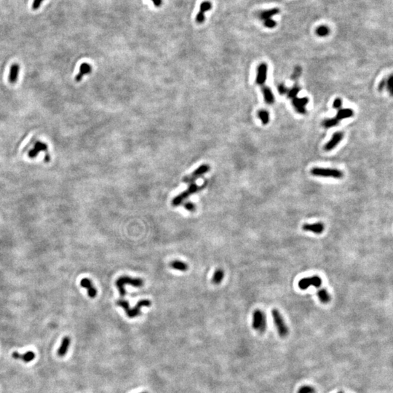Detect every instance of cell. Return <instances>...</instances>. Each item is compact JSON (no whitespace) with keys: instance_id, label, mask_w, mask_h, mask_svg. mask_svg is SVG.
Here are the masks:
<instances>
[{"instance_id":"cell-1","label":"cell","mask_w":393,"mask_h":393,"mask_svg":"<svg viewBox=\"0 0 393 393\" xmlns=\"http://www.w3.org/2000/svg\"><path fill=\"white\" fill-rule=\"evenodd\" d=\"M130 285L134 287H141L143 285V281L140 278H132L129 276H122L116 281V286L117 287L121 296L126 295V290L125 286Z\"/></svg>"},{"instance_id":"cell-2","label":"cell","mask_w":393,"mask_h":393,"mask_svg":"<svg viewBox=\"0 0 393 393\" xmlns=\"http://www.w3.org/2000/svg\"><path fill=\"white\" fill-rule=\"evenodd\" d=\"M252 327L254 330L264 334L267 330V316L261 309H256L253 313V319H252Z\"/></svg>"},{"instance_id":"cell-3","label":"cell","mask_w":393,"mask_h":393,"mask_svg":"<svg viewBox=\"0 0 393 393\" xmlns=\"http://www.w3.org/2000/svg\"><path fill=\"white\" fill-rule=\"evenodd\" d=\"M272 317H273L274 323H275V325L276 328H277L279 336L281 338L286 337L288 335L289 329L286 324H285V320H284L282 316L281 315L280 312L277 309H274L272 311Z\"/></svg>"},{"instance_id":"cell-4","label":"cell","mask_w":393,"mask_h":393,"mask_svg":"<svg viewBox=\"0 0 393 393\" xmlns=\"http://www.w3.org/2000/svg\"><path fill=\"white\" fill-rule=\"evenodd\" d=\"M206 183H204L203 186H198L195 183H190L188 189H187L186 191H184L182 193H181L180 195H177L176 197L173 198V200H172V205L173 206H178V205H181L182 202H183V200H185L186 199L188 198L190 195H192L194 193H196L198 191H200V189H202V188L205 186Z\"/></svg>"},{"instance_id":"cell-5","label":"cell","mask_w":393,"mask_h":393,"mask_svg":"<svg viewBox=\"0 0 393 393\" xmlns=\"http://www.w3.org/2000/svg\"><path fill=\"white\" fill-rule=\"evenodd\" d=\"M311 174L314 175V176L331 177V178H337V179H340L344 176V173L342 171L337 170V169L331 168H314L311 170Z\"/></svg>"},{"instance_id":"cell-6","label":"cell","mask_w":393,"mask_h":393,"mask_svg":"<svg viewBox=\"0 0 393 393\" xmlns=\"http://www.w3.org/2000/svg\"><path fill=\"white\" fill-rule=\"evenodd\" d=\"M210 167L209 165H207V164L201 165L200 166H199L195 171L192 172V174L185 176L184 178H183V181L185 182V183H189V184H190V183H195V181L198 179L200 177L202 176L204 174L208 173L209 170H210Z\"/></svg>"},{"instance_id":"cell-7","label":"cell","mask_w":393,"mask_h":393,"mask_svg":"<svg viewBox=\"0 0 393 393\" xmlns=\"http://www.w3.org/2000/svg\"><path fill=\"white\" fill-rule=\"evenodd\" d=\"M322 284V279L319 276L314 275L311 276L309 277H305V278L301 279L298 282L299 288L302 290H306L310 286H314L315 288H319Z\"/></svg>"},{"instance_id":"cell-8","label":"cell","mask_w":393,"mask_h":393,"mask_svg":"<svg viewBox=\"0 0 393 393\" xmlns=\"http://www.w3.org/2000/svg\"><path fill=\"white\" fill-rule=\"evenodd\" d=\"M152 302L148 299H143L138 302V304L135 306L134 308L128 309V310L125 311V313L130 318H133V317L138 316L140 313V309L142 307H149L151 306Z\"/></svg>"},{"instance_id":"cell-9","label":"cell","mask_w":393,"mask_h":393,"mask_svg":"<svg viewBox=\"0 0 393 393\" xmlns=\"http://www.w3.org/2000/svg\"><path fill=\"white\" fill-rule=\"evenodd\" d=\"M302 230L306 232H311L312 233L320 235L323 232L325 226L322 222H317L314 224H304L302 226Z\"/></svg>"},{"instance_id":"cell-10","label":"cell","mask_w":393,"mask_h":393,"mask_svg":"<svg viewBox=\"0 0 393 393\" xmlns=\"http://www.w3.org/2000/svg\"><path fill=\"white\" fill-rule=\"evenodd\" d=\"M48 151V145L44 142H42L38 140L34 143V147L28 152V157L30 158L33 159L39 155V154L41 152H47Z\"/></svg>"},{"instance_id":"cell-11","label":"cell","mask_w":393,"mask_h":393,"mask_svg":"<svg viewBox=\"0 0 393 393\" xmlns=\"http://www.w3.org/2000/svg\"><path fill=\"white\" fill-rule=\"evenodd\" d=\"M80 285L81 287L84 288L88 291V296L92 298H95L97 296V289L94 287V285L92 283V281L88 278H83L80 281Z\"/></svg>"},{"instance_id":"cell-12","label":"cell","mask_w":393,"mask_h":393,"mask_svg":"<svg viewBox=\"0 0 393 393\" xmlns=\"http://www.w3.org/2000/svg\"><path fill=\"white\" fill-rule=\"evenodd\" d=\"M212 7V4L209 1H202L200 6V11L197 15L196 21L197 23H202L205 21V13L210 10Z\"/></svg>"},{"instance_id":"cell-13","label":"cell","mask_w":393,"mask_h":393,"mask_svg":"<svg viewBox=\"0 0 393 393\" xmlns=\"http://www.w3.org/2000/svg\"><path fill=\"white\" fill-rule=\"evenodd\" d=\"M309 102V99L306 97L304 98H293V105L294 108H296V110L298 111L299 113L302 114H305L307 112V110H306L305 106H307V103Z\"/></svg>"},{"instance_id":"cell-14","label":"cell","mask_w":393,"mask_h":393,"mask_svg":"<svg viewBox=\"0 0 393 393\" xmlns=\"http://www.w3.org/2000/svg\"><path fill=\"white\" fill-rule=\"evenodd\" d=\"M267 65L265 63H262L259 65L257 70L256 83L258 85H262L265 83L267 80Z\"/></svg>"},{"instance_id":"cell-15","label":"cell","mask_w":393,"mask_h":393,"mask_svg":"<svg viewBox=\"0 0 393 393\" xmlns=\"http://www.w3.org/2000/svg\"><path fill=\"white\" fill-rule=\"evenodd\" d=\"M343 136H344V135L341 132H337V133H334L331 140H329L325 145V146H324L325 151H331L334 147L337 146L339 144V142L342 140Z\"/></svg>"},{"instance_id":"cell-16","label":"cell","mask_w":393,"mask_h":393,"mask_svg":"<svg viewBox=\"0 0 393 393\" xmlns=\"http://www.w3.org/2000/svg\"><path fill=\"white\" fill-rule=\"evenodd\" d=\"M12 356L16 360H21L25 363H29L35 358V354L32 351H28L24 354H20L18 352H13Z\"/></svg>"},{"instance_id":"cell-17","label":"cell","mask_w":393,"mask_h":393,"mask_svg":"<svg viewBox=\"0 0 393 393\" xmlns=\"http://www.w3.org/2000/svg\"><path fill=\"white\" fill-rule=\"evenodd\" d=\"M92 71V66L91 65L88 64L87 63H83L80 65L79 66V71L78 74L77 75L76 77H75V80L77 82H80L82 79L83 77L85 75L88 74Z\"/></svg>"},{"instance_id":"cell-18","label":"cell","mask_w":393,"mask_h":393,"mask_svg":"<svg viewBox=\"0 0 393 393\" xmlns=\"http://www.w3.org/2000/svg\"><path fill=\"white\" fill-rule=\"evenodd\" d=\"M20 66L18 63H13L10 69V74L8 76V81L11 84H15L17 82L18 74H19Z\"/></svg>"},{"instance_id":"cell-19","label":"cell","mask_w":393,"mask_h":393,"mask_svg":"<svg viewBox=\"0 0 393 393\" xmlns=\"http://www.w3.org/2000/svg\"><path fill=\"white\" fill-rule=\"evenodd\" d=\"M70 343H71V339L68 337H65L62 339L61 344L60 347L58 349V355L60 357H63L65 354L67 353L68 349L69 348Z\"/></svg>"},{"instance_id":"cell-20","label":"cell","mask_w":393,"mask_h":393,"mask_svg":"<svg viewBox=\"0 0 393 393\" xmlns=\"http://www.w3.org/2000/svg\"><path fill=\"white\" fill-rule=\"evenodd\" d=\"M279 13H280L279 8H272V9L262 11L260 13V18L263 21H265L267 19H270V18H272V17L275 16V15L278 14Z\"/></svg>"},{"instance_id":"cell-21","label":"cell","mask_w":393,"mask_h":393,"mask_svg":"<svg viewBox=\"0 0 393 393\" xmlns=\"http://www.w3.org/2000/svg\"><path fill=\"white\" fill-rule=\"evenodd\" d=\"M262 92H263L265 101L268 104H272L275 102V97H274L272 90L269 88L268 87H263L262 88Z\"/></svg>"},{"instance_id":"cell-22","label":"cell","mask_w":393,"mask_h":393,"mask_svg":"<svg viewBox=\"0 0 393 393\" xmlns=\"http://www.w3.org/2000/svg\"><path fill=\"white\" fill-rule=\"evenodd\" d=\"M353 116V111L350 108H340L338 111L337 118L339 121L343 120V119L349 118Z\"/></svg>"},{"instance_id":"cell-23","label":"cell","mask_w":393,"mask_h":393,"mask_svg":"<svg viewBox=\"0 0 393 393\" xmlns=\"http://www.w3.org/2000/svg\"><path fill=\"white\" fill-rule=\"evenodd\" d=\"M317 295L322 303L327 304L328 303V302H330L331 296L330 294L328 293V292L325 288H322L320 289V290H319L318 292L317 293Z\"/></svg>"},{"instance_id":"cell-24","label":"cell","mask_w":393,"mask_h":393,"mask_svg":"<svg viewBox=\"0 0 393 393\" xmlns=\"http://www.w3.org/2000/svg\"><path fill=\"white\" fill-rule=\"evenodd\" d=\"M170 267L176 270L181 271V272H186L188 270V265L183 262L181 261H173L170 264Z\"/></svg>"},{"instance_id":"cell-25","label":"cell","mask_w":393,"mask_h":393,"mask_svg":"<svg viewBox=\"0 0 393 393\" xmlns=\"http://www.w3.org/2000/svg\"><path fill=\"white\" fill-rule=\"evenodd\" d=\"M224 277V272L222 269H218L214 272L213 278H212V282L215 285H218L221 283L222 280Z\"/></svg>"},{"instance_id":"cell-26","label":"cell","mask_w":393,"mask_h":393,"mask_svg":"<svg viewBox=\"0 0 393 393\" xmlns=\"http://www.w3.org/2000/svg\"><path fill=\"white\" fill-rule=\"evenodd\" d=\"M339 121L337 118H331V119H326L322 122V125L325 128H330L332 127H335L339 124Z\"/></svg>"},{"instance_id":"cell-27","label":"cell","mask_w":393,"mask_h":393,"mask_svg":"<svg viewBox=\"0 0 393 393\" xmlns=\"http://www.w3.org/2000/svg\"><path fill=\"white\" fill-rule=\"evenodd\" d=\"M258 116L264 125H267L270 122V114H269L268 111H265V110L259 111L258 112Z\"/></svg>"},{"instance_id":"cell-28","label":"cell","mask_w":393,"mask_h":393,"mask_svg":"<svg viewBox=\"0 0 393 393\" xmlns=\"http://www.w3.org/2000/svg\"><path fill=\"white\" fill-rule=\"evenodd\" d=\"M330 29L326 26H320L316 29V34L319 36H325L328 35Z\"/></svg>"},{"instance_id":"cell-29","label":"cell","mask_w":393,"mask_h":393,"mask_svg":"<svg viewBox=\"0 0 393 393\" xmlns=\"http://www.w3.org/2000/svg\"><path fill=\"white\" fill-rule=\"evenodd\" d=\"M301 88L297 85H295L290 90H288V97L289 98H296L298 93L300 92Z\"/></svg>"},{"instance_id":"cell-30","label":"cell","mask_w":393,"mask_h":393,"mask_svg":"<svg viewBox=\"0 0 393 393\" xmlns=\"http://www.w3.org/2000/svg\"><path fill=\"white\" fill-rule=\"evenodd\" d=\"M297 393H316V390L312 386L303 385L298 389Z\"/></svg>"},{"instance_id":"cell-31","label":"cell","mask_w":393,"mask_h":393,"mask_svg":"<svg viewBox=\"0 0 393 393\" xmlns=\"http://www.w3.org/2000/svg\"><path fill=\"white\" fill-rule=\"evenodd\" d=\"M302 74V68L300 66H296L295 68H294L293 73L292 76H291V79L292 80H296L298 79V78L301 76Z\"/></svg>"},{"instance_id":"cell-32","label":"cell","mask_w":393,"mask_h":393,"mask_svg":"<svg viewBox=\"0 0 393 393\" xmlns=\"http://www.w3.org/2000/svg\"><path fill=\"white\" fill-rule=\"evenodd\" d=\"M264 21V26H265V27H267V28H275L276 24H277L275 21H274V20H272V18H270V19H267V20H265V21Z\"/></svg>"},{"instance_id":"cell-33","label":"cell","mask_w":393,"mask_h":393,"mask_svg":"<svg viewBox=\"0 0 393 393\" xmlns=\"http://www.w3.org/2000/svg\"><path fill=\"white\" fill-rule=\"evenodd\" d=\"M386 88L387 90L390 92V93H392V76H389V77L387 79L386 81Z\"/></svg>"},{"instance_id":"cell-34","label":"cell","mask_w":393,"mask_h":393,"mask_svg":"<svg viewBox=\"0 0 393 393\" xmlns=\"http://www.w3.org/2000/svg\"><path fill=\"white\" fill-rule=\"evenodd\" d=\"M183 207H184V208L186 209L187 210H189V211L192 212L195 210V205L191 202H185L184 205H183Z\"/></svg>"},{"instance_id":"cell-35","label":"cell","mask_w":393,"mask_h":393,"mask_svg":"<svg viewBox=\"0 0 393 393\" xmlns=\"http://www.w3.org/2000/svg\"><path fill=\"white\" fill-rule=\"evenodd\" d=\"M43 1H44V0H34L32 3V6H31L32 9L34 10H36L39 9L40 6H41L42 2Z\"/></svg>"},{"instance_id":"cell-36","label":"cell","mask_w":393,"mask_h":393,"mask_svg":"<svg viewBox=\"0 0 393 393\" xmlns=\"http://www.w3.org/2000/svg\"><path fill=\"white\" fill-rule=\"evenodd\" d=\"M342 106V101L340 98H337L333 103V107L336 109H340Z\"/></svg>"},{"instance_id":"cell-37","label":"cell","mask_w":393,"mask_h":393,"mask_svg":"<svg viewBox=\"0 0 393 393\" xmlns=\"http://www.w3.org/2000/svg\"><path fill=\"white\" fill-rule=\"evenodd\" d=\"M288 90L287 89L286 87H285L283 84H280L278 86V92L280 93V94H281V95L285 94V93H288Z\"/></svg>"},{"instance_id":"cell-38","label":"cell","mask_w":393,"mask_h":393,"mask_svg":"<svg viewBox=\"0 0 393 393\" xmlns=\"http://www.w3.org/2000/svg\"><path fill=\"white\" fill-rule=\"evenodd\" d=\"M386 81H387V79H383L380 82V83H379V90H380V91H382V90L386 87Z\"/></svg>"},{"instance_id":"cell-39","label":"cell","mask_w":393,"mask_h":393,"mask_svg":"<svg viewBox=\"0 0 393 393\" xmlns=\"http://www.w3.org/2000/svg\"><path fill=\"white\" fill-rule=\"evenodd\" d=\"M152 2H153L154 5L155 7H160L162 5V3H163V0H152Z\"/></svg>"},{"instance_id":"cell-40","label":"cell","mask_w":393,"mask_h":393,"mask_svg":"<svg viewBox=\"0 0 393 393\" xmlns=\"http://www.w3.org/2000/svg\"><path fill=\"white\" fill-rule=\"evenodd\" d=\"M50 160H51V157H50V155L47 154V155H45V160L46 162H49Z\"/></svg>"},{"instance_id":"cell-41","label":"cell","mask_w":393,"mask_h":393,"mask_svg":"<svg viewBox=\"0 0 393 393\" xmlns=\"http://www.w3.org/2000/svg\"><path fill=\"white\" fill-rule=\"evenodd\" d=\"M140 393H147V392H140Z\"/></svg>"}]
</instances>
